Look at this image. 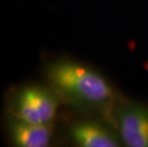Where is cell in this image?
Wrapping results in <instances>:
<instances>
[{
  "label": "cell",
  "instance_id": "4",
  "mask_svg": "<svg viewBox=\"0 0 148 147\" xmlns=\"http://www.w3.org/2000/svg\"><path fill=\"white\" fill-rule=\"evenodd\" d=\"M113 128L107 121L77 120L69 127V136L80 147H119L122 143Z\"/></svg>",
  "mask_w": 148,
  "mask_h": 147
},
{
  "label": "cell",
  "instance_id": "1",
  "mask_svg": "<svg viewBox=\"0 0 148 147\" xmlns=\"http://www.w3.org/2000/svg\"><path fill=\"white\" fill-rule=\"evenodd\" d=\"M45 74L61 102L101 115L114 126L115 110L121 98L101 73L83 62L63 57L50 62Z\"/></svg>",
  "mask_w": 148,
  "mask_h": 147
},
{
  "label": "cell",
  "instance_id": "3",
  "mask_svg": "<svg viewBox=\"0 0 148 147\" xmlns=\"http://www.w3.org/2000/svg\"><path fill=\"white\" fill-rule=\"evenodd\" d=\"M114 127L122 145L148 147V105L121 99L115 110Z\"/></svg>",
  "mask_w": 148,
  "mask_h": 147
},
{
  "label": "cell",
  "instance_id": "2",
  "mask_svg": "<svg viewBox=\"0 0 148 147\" xmlns=\"http://www.w3.org/2000/svg\"><path fill=\"white\" fill-rule=\"evenodd\" d=\"M61 101L49 85L28 84L17 88L9 98V115L34 124H52Z\"/></svg>",
  "mask_w": 148,
  "mask_h": 147
},
{
  "label": "cell",
  "instance_id": "5",
  "mask_svg": "<svg viewBox=\"0 0 148 147\" xmlns=\"http://www.w3.org/2000/svg\"><path fill=\"white\" fill-rule=\"evenodd\" d=\"M8 135L11 142L18 147H47L53 133L52 124H34L9 117Z\"/></svg>",
  "mask_w": 148,
  "mask_h": 147
}]
</instances>
